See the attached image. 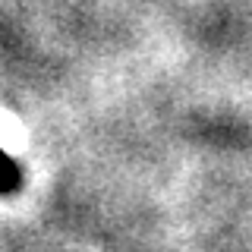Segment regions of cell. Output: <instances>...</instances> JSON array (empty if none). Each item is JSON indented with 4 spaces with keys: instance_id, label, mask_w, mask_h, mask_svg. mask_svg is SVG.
<instances>
[{
    "instance_id": "obj_1",
    "label": "cell",
    "mask_w": 252,
    "mask_h": 252,
    "mask_svg": "<svg viewBox=\"0 0 252 252\" xmlns=\"http://www.w3.org/2000/svg\"><path fill=\"white\" fill-rule=\"evenodd\" d=\"M13 183H16V167H13L10 158L0 152V192H6Z\"/></svg>"
}]
</instances>
